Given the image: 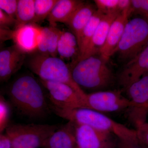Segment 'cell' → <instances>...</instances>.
<instances>
[{
	"label": "cell",
	"mask_w": 148,
	"mask_h": 148,
	"mask_svg": "<svg viewBox=\"0 0 148 148\" xmlns=\"http://www.w3.org/2000/svg\"><path fill=\"white\" fill-rule=\"evenodd\" d=\"M42 28L35 23L19 26L12 30L11 40L14 45L26 54L36 53Z\"/></svg>",
	"instance_id": "8fae6325"
},
{
	"label": "cell",
	"mask_w": 148,
	"mask_h": 148,
	"mask_svg": "<svg viewBox=\"0 0 148 148\" xmlns=\"http://www.w3.org/2000/svg\"><path fill=\"white\" fill-rule=\"evenodd\" d=\"M35 17V0H18L15 17L16 28L34 23Z\"/></svg>",
	"instance_id": "44dd1931"
},
{
	"label": "cell",
	"mask_w": 148,
	"mask_h": 148,
	"mask_svg": "<svg viewBox=\"0 0 148 148\" xmlns=\"http://www.w3.org/2000/svg\"><path fill=\"white\" fill-rule=\"evenodd\" d=\"M17 4L16 0H0V9L15 18Z\"/></svg>",
	"instance_id": "4316f807"
},
{
	"label": "cell",
	"mask_w": 148,
	"mask_h": 148,
	"mask_svg": "<svg viewBox=\"0 0 148 148\" xmlns=\"http://www.w3.org/2000/svg\"><path fill=\"white\" fill-rule=\"evenodd\" d=\"M32 54L27 60V66L34 73L38 76L40 79L68 85L86 102L87 93L74 81L71 69L62 59L37 52Z\"/></svg>",
	"instance_id": "277c9868"
},
{
	"label": "cell",
	"mask_w": 148,
	"mask_h": 148,
	"mask_svg": "<svg viewBox=\"0 0 148 148\" xmlns=\"http://www.w3.org/2000/svg\"><path fill=\"white\" fill-rule=\"evenodd\" d=\"M58 0H35V17L36 23L47 18Z\"/></svg>",
	"instance_id": "7402d4cb"
},
{
	"label": "cell",
	"mask_w": 148,
	"mask_h": 148,
	"mask_svg": "<svg viewBox=\"0 0 148 148\" xmlns=\"http://www.w3.org/2000/svg\"><path fill=\"white\" fill-rule=\"evenodd\" d=\"M96 10L92 4L84 2L75 12L66 24L76 37L78 45L84 28Z\"/></svg>",
	"instance_id": "e0dca14e"
},
{
	"label": "cell",
	"mask_w": 148,
	"mask_h": 148,
	"mask_svg": "<svg viewBox=\"0 0 148 148\" xmlns=\"http://www.w3.org/2000/svg\"><path fill=\"white\" fill-rule=\"evenodd\" d=\"M84 3L79 0H58L47 18L50 26L56 27L57 23L67 24Z\"/></svg>",
	"instance_id": "2e32d148"
},
{
	"label": "cell",
	"mask_w": 148,
	"mask_h": 148,
	"mask_svg": "<svg viewBox=\"0 0 148 148\" xmlns=\"http://www.w3.org/2000/svg\"><path fill=\"white\" fill-rule=\"evenodd\" d=\"M86 102L87 108L101 112H116L137 107L118 90H102L86 94Z\"/></svg>",
	"instance_id": "52a82bcc"
},
{
	"label": "cell",
	"mask_w": 148,
	"mask_h": 148,
	"mask_svg": "<svg viewBox=\"0 0 148 148\" xmlns=\"http://www.w3.org/2000/svg\"><path fill=\"white\" fill-rule=\"evenodd\" d=\"M59 127L56 125L10 124L5 134L11 140L12 148H42Z\"/></svg>",
	"instance_id": "8992f818"
},
{
	"label": "cell",
	"mask_w": 148,
	"mask_h": 148,
	"mask_svg": "<svg viewBox=\"0 0 148 148\" xmlns=\"http://www.w3.org/2000/svg\"><path fill=\"white\" fill-rule=\"evenodd\" d=\"M58 54L61 59H71L79 54L76 37L71 32L61 31L57 47ZM75 62V61H74Z\"/></svg>",
	"instance_id": "ffe728a7"
},
{
	"label": "cell",
	"mask_w": 148,
	"mask_h": 148,
	"mask_svg": "<svg viewBox=\"0 0 148 148\" xmlns=\"http://www.w3.org/2000/svg\"><path fill=\"white\" fill-rule=\"evenodd\" d=\"M44 29L47 38L49 55L53 57H57L58 41L61 31L56 27L51 26L45 27Z\"/></svg>",
	"instance_id": "603a6c76"
},
{
	"label": "cell",
	"mask_w": 148,
	"mask_h": 148,
	"mask_svg": "<svg viewBox=\"0 0 148 148\" xmlns=\"http://www.w3.org/2000/svg\"><path fill=\"white\" fill-rule=\"evenodd\" d=\"M51 110L58 116L75 124L86 125L107 131L115 135L118 140H125L137 137L135 130L129 129L101 112L87 108L62 109L49 104Z\"/></svg>",
	"instance_id": "7a4b0ae2"
},
{
	"label": "cell",
	"mask_w": 148,
	"mask_h": 148,
	"mask_svg": "<svg viewBox=\"0 0 148 148\" xmlns=\"http://www.w3.org/2000/svg\"><path fill=\"white\" fill-rule=\"evenodd\" d=\"M42 148H79L75 123L69 121L59 127L49 138Z\"/></svg>",
	"instance_id": "9a60e30c"
},
{
	"label": "cell",
	"mask_w": 148,
	"mask_h": 148,
	"mask_svg": "<svg viewBox=\"0 0 148 148\" xmlns=\"http://www.w3.org/2000/svg\"><path fill=\"white\" fill-rule=\"evenodd\" d=\"M27 54L15 45L3 49L0 51V80L8 81L20 70L25 63Z\"/></svg>",
	"instance_id": "4fadbf2b"
},
{
	"label": "cell",
	"mask_w": 148,
	"mask_h": 148,
	"mask_svg": "<svg viewBox=\"0 0 148 148\" xmlns=\"http://www.w3.org/2000/svg\"><path fill=\"white\" fill-rule=\"evenodd\" d=\"M39 81L48 91L51 104L55 107L62 109L87 108L84 100L68 85L40 79Z\"/></svg>",
	"instance_id": "ba28073f"
},
{
	"label": "cell",
	"mask_w": 148,
	"mask_h": 148,
	"mask_svg": "<svg viewBox=\"0 0 148 148\" xmlns=\"http://www.w3.org/2000/svg\"><path fill=\"white\" fill-rule=\"evenodd\" d=\"M0 148H12L11 140L5 134L0 135Z\"/></svg>",
	"instance_id": "1f68e13d"
},
{
	"label": "cell",
	"mask_w": 148,
	"mask_h": 148,
	"mask_svg": "<svg viewBox=\"0 0 148 148\" xmlns=\"http://www.w3.org/2000/svg\"><path fill=\"white\" fill-rule=\"evenodd\" d=\"M119 148H145L142 145L137 137L128 140H118Z\"/></svg>",
	"instance_id": "4dcf8cb0"
},
{
	"label": "cell",
	"mask_w": 148,
	"mask_h": 148,
	"mask_svg": "<svg viewBox=\"0 0 148 148\" xmlns=\"http://www.w3.org/2000/svg\"><path fill=\"white\" fill-rule=\"evenodd\" d=\"M131 0H119V11L121 13L123 12L129 8L131 6Z\"/></svg>",
	"instance_id": "d6a6232c"
},
{
	"label": "cell",
	"mask_w": 148,
	"mask_h": 148,
	"mask_svg": "<svg viewBox=\"0 0 148 148\" xmlns=\"http://www.w3.org/2000/svg\"><path fill=\"white\" fill-rule=\"evenodd\" d=\"M131 6L123 12L113 22L106 38L104 45L100 51L99 54L101 57L107 61H108L113 54L120 41L126 24L129 21L128 19L132 14Z\"/></svg>",
	"instance_id": "5bb4252c"
},
{
	"label": "cell",
	"mask_w": 148,
	"mask_h": 148,
	"mask_svg": "<svg viewBox=\"0 0 148 148\" xmlns=\"http://www.w3.org/2000/svg\"><path fill=\"white\" fill-rule=\"evenodd\" d=\"M148 72V44L137 56L126 63L119 76V82L124 88Z\"/></svg>",
	"instance_id": "7c38bea8"
},
{
	"label": "cell",
	"mask_w": 148,
	"mask_h": 148,
	"mask_svg": "<svg viewBox=\"0 0 148 148\" xmlns=\"http://www.w3.org/2000/svg\"><path fill=\"white\" fill-rule=\"evenodd\" d=\"M75 125L79 148H116V141L114 138L116 136L112 133L87 125Z\"/></svg>",
	"instance_id": "30bf717a"
},
{
	"label": "cell",
	"mask_w": 148,
	"mask_h": 148,
	"mask_svg": "<svg viewBox=\"0 0 148 148\" xmlns=\"http://www.w3.org/2000/svg\"><path fill=\"white\" fill-rule=\"evenodd\" d=\"M41 85L31 75L18 77L10 84L8 94L21 114L31 119H39L51 111Z\"/></svg>",
	"instance_id": "6da1fadb"
},
{
	"label": "cell",
	"mask_w": 148,
	"mask_h": 148,
	"mask_svg": "<svg viewBox=\"0 0 148 148\" xmlns=\"http://www.w3.org/2000/svg\"><path fill=\"white\" fill-rule=\"evenodd\" d=\"M103 15L102 12L97 9L84 28L78 45L79 54L73 64L84 59L90 47L95 30Z\"/></svg>",
	"instance_id": "d6986e66"
},
{
	"label": "cell",
	"mask_w": 148,
	"mask_h": 148,
	"mask_svg": "<svg viewBox=\"0 0 148 148\" xmlns=\"http://www.w3.org/2000/svg\"><path fill=\"white\" fill-rule=\"evenodd\" d=\"M148 44V18L139 16L128 21L113 54L125 64L135 58Z\"/></svg>",
	"instance_id": "5b68a950"
},
{
	"label": "cell",
	"mask_w": 148,
	"mask_h": 148,
	"mask_svg": "<svg viewBox=\"0 0 148 148\" xmlns=\"http://www.w3.org/2000/svg\"><path fill=\"white\" fill-rule=\"evenodd\" d=\"M16 18L10 16L0 9V29H10L11 27L16 29Z\"/></svg>",
	"instance_id": "f1b7e54d"
},
{
	"label": "cell",
	"mask_w": 148,
	"mask_h": 148,
	"mask_svg": "<svg viewBox=\"0 0 148 148\" xmlns=\"http://www.w3.org/2000/svg\"><path fill=\"white\" fill-rule=\"evenodd\" d=\"M130 101L137 105L130 108V117L135 125L145 122L148 110V72L126 88Z\"/></svg>",
	"instance_id": "9c48e42d"
},
{
	"label": "cell",
	"mask_w": 148,
	"mask_h": 148,
	"mask_svg": "<svg viewBox=\"0 0 148 148\" xmlns=\"http://www.w3.org/2000/svg\"><path fill=\"white\" fill-rule=\"evenodd\" d=\"M37 52L44 55H49L48 52L47 38L44 27L42 28L39 37Z\"/></svg>",
	"instance_id": "f546056e"
},
{
	"label": "cell",
	"mask_w": 148,
	"mask_h": 148,
	"mask_svg": "<svg viewBox=\"0 0 148 148\" xmlns=\"http://www.w3.org/2000/svg\"><path fill=\"white\" fill-rule=\"evenodd\" d=\"M130 9L132 14L148 18V0H131Z\"/></svg>",
	"instance_id": "484cf974"
},
{
	"label": "cell",
	"mask_w": 148,
	"mask_h": 148,
	"mask_svg": "<svg viewBox=\"0 0 148 148\" xmlns=\"http://www.w3.org/2000/svg\"></svg>",
	"instance_id": "836d02e7"
},
{
	"label": "cell",
	"mask_w": 148,
	"mask_h": 148,
	"mask_svg": "<svg viewBox=\"0 0 148 148\" xmlns=\"http://www.w3.org/2000/svg\"><path fill=\"white\" fill-rule=\"evenodd\" d=\"M136 133L139 142L144 147L148 148V124L145 122L136 126Z\"/></svg>",
	"instance_id": "83f0119b"
},
{
	"label": "cell",
	"mask_w": 148,
	"mask_h": 148,
	"mask_svg": "<svg viewBox=\"0 0 148 148\" xmlns=\"http://www.w3.org/2000/svg\"><path fill=\"white\" fill-rule=\"evenodd\" d=\"M10 108L7 101L2 95L0 96V132H2L9 123Z\"/></svg>",
	"instance_id": "cb8c5ba5"
},
{
	"label": "cell",
	"mask_w": 148,
	"mask_h": 148,
	"mask_svg": "<svg viewBox=\"0 0 148 148\" xmlns=\"http://www.w3.org/2000/svg\"><path fill=\"white\" fill-rule=\"evenodd\" d=\"M108 62L99 54L77 61L72 65L73 79L82 90L102 91L111 86L114 79Z\"/></svg>",
	"instance_id": "3957f363"
},
{
	"label": "cell",
	"mask_w": 148,
	"mask_h": 148,
	"mask_svg": "<svg viewBox=\"0 0 148 148\" xmlns=\"http://www.w3.org/2000/svg\"><path fill=\"white\" fill-rule=\"evenodd\" d=\"M119 0H95L94 1L97 9L103 14L119 12Z\"/></svg>",
	"instance_id": "d4e9b609"
},
{
	"label": "cell",
	"mask_w": 148,
	"mask_h": 148,
	"mask_svg": "<svg viewBox=\"0 0 148 148\" xmlns=\"http://www.w3.org/2000/svg\"><path fill=\"white\" fill-rule=\"evenodd\" d=\"M121 14L114 12L103 15L96 28L90 47L84 58L98 54L100 49L105 44L112 24Z\"/></svg>",
	"instance_id": "ac0fdd59"
}]
</instances>
